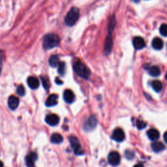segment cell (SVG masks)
<instances>
[{
    "label": "cell",
    "instance_id": "cell-1",
    "mask_svg": "<svg viewBox=\"0 0 167 167\" xmlns=\"http://www.w3.org/2000/svg\"><path fill=\"white\" fill-rule=\"evenodd\" d=\"M60 43L59 37L54 33H48L44 35L43 39V47L45 50H50L58 47Z\"/></svg>",
    "mask_w": 167,
    "mask_h": 167
},
{
    "label": "cell",
    "instance_id": "cell-2",
    "mask_svg": "<svg viewBox=\"0 0 167 167\" xmlns=\"http://www.w3.org/2000/svg\"><path fill=\"white\" fill-rule=\"evenodd\" d=\"M73 69L74 72L79 77L84 79H88L90 75V71L88 68L80 61H77L73 65Z\"/></svg>",
    "mask_w": 167,
    "mask_h": 167
},
{
    "label": "cell",
    "instance_id": "cell-3",
    "mask_svg": "<svg viewBox=\"0 0 167 167\" xmlns=\"http://www.w3.org/2000/svg\"><path fill=\"white\" fill-rule=\"evenodd\" d=\"M80 15V11L77 7H73L67 13L65 17V22L67 26H73L77 22Z\"/></svg>",
    "mask_w": 167,
    "mask_h": 167
},
{
    "label": "cell",
    "instance_id": "cell-4",
    "mask_svg": "<svg viewBox=\"0 0 167 167\" xmlns=\"http://www.w3.org/2000/svg\"><path fill=\"white\" fill-rule=\"evenodd\" d=\"M69 140L74 154L77 155H84V151L82 148L78 139L77 137H75V136H71V137L69 138Z\"/></svg>",
    "mask_w": 167,
    "mask_h": 167
},
{
    "label": "cell",
    "instance_id": "cell-5",
    "mask_svg": "<svg viewBox=\"0 0 167 167\" xmlns=\"http://www.w3.org/2000/svg\"><path fill=\"white\" fill-rule=\"evenodd\" d=\"M97 120L94 116H91L89 119L84 124L83 128L86 131H91L96 127Z\"/></svg>",
    "mask_w": 167,
    "mask_h": 167
},
{
    "label": "cell",
    "instance_id": "cell-6",
    "mask_svg": "<svg viewBox=\"0 0 167 167\" xmlns=\"http://www.w3.org/2000/svg\"><path fill=\"white\" fill-rule=\"evenodd\" d=\"M120 155L116 151H112L108 156V161L113 166H118L120 163Z\"/></svg>",
    "mask_w": 167,
    "mask_h": 167
},
{
    "label": "cell",
    "instance_id": "cell-7",
    "mask_svg": "<svg viewBox=\"0 0 167 167\" xmlns=\"http://www.w3.org/2000/svg\"><path fill=\"white\" fill-rule=\"evenodd\" d=\"M112 139L116 142H122L125 139V133L120 128H117L112 133Z\"/></svg>",
    "mask_w": 167,
    "mask_h": 167
},
{
    "label": "cell",
    "instance_id": "cell-8",
    "mask_svg": "<svg viewBox=\"0 0 167 167\" xmlns=\"http://www.w3.org/2000/svg\"><path fill=\"white\" fill-rule=\"evenodd\" d=\"M113 46V41L112 35H108L106 38L104 45V52L106 56H108L111 52L112 48Z\"/></svg>",
    "mask_w": 167,
    "mask_h": 167
},
{
    "label": "cell",
    "instance_id": "cell-9",
    "mask_svg": "<svg viewBox=\"0 0 167 167\" xmlns=\"http://www.w3.org/2000/svg\"><path fill=\"white\" fill-rule=\"evenodd\" d=\"M37 159V155L35 153H31L26 157L25 161L27 167H35V161Z\"/></svg>",
    "mask_w": 167,
    "mask_h": 167
},
{
    "label": "cell",
    "instance_id": "cell-10",
    "mask_svg": "<svg viewBox=\"0 0 167 167\" xmlns=\"http://www.w3.org/2000/svg\"><path fill=\"white\" fill-rule=\"evenodd\" d=\"M133 46L136 50H141L146 46V43L143 38L140 37H136L133 39Z\"/></svg>",
    "mask_w": 167,
    "mask_h": 167
},
{
    "label": "cell",
    "instance_id": "cell-11",
    "mask_svg": "<svg viewBox=\"0 0 167 167\" xmlns=\"http://www.w3.org/2000/svg\"><path fill=\"white\" fill-rule=\"evenodd\" d=\"M45 121L50 126H55L58 124L59 121V118L56 114L48 115L46 118H45Z\"/></svg>",
    "mask_w": 167,
    "mask_h": 167
},
{
    "label": "cell",
    "instance_id": "cell-12",
    "mask_svg": "<svg viewBox=\"0 0 167 167\" xmlns=\"http://www.w3.org/2000/svg\"><path fill=\"white\" fill-rule=\"evenodd\" d=\"M63 99L64 101L69 104H71L74 101L75 96L74 93L70 89H66L63 93Z\"/></svg>",
    "mask_w": 167,
    "mask_h": 167
},
{
    "label": "cell",
    "instance_id": "cell-13",
    "mask_svg": "<svg viewBox=\"0 0 167 167\" xmlns=\"http://www.w3.org/2000/svg\"><path fill=\"white\" fill-rule=\"evenodd\" d=\"M19 103H20L19 99L16 96L11 95L9 97V99H8L9 107L13 110L17 109V107L19 105Z\"/></svg>",
    "mask_w": 167,
    "mask_h": 167
},
{
    "label": "cell",
    "instance_id": "cell-14",
    "mask_svg": "<svg viewBox=\"0 0 167 167\" xmlns=\"http://www.w3.org/2000/svg\"><path fill=\"white\" fill-rule=\"evenodd\" d=\"M58 95L52 94L48 97L46 103H45V104H46V106L48 107H54V106L58 104Z\"/></svg>",
    "mask_w": 167,
    "mask_h": 167
},
{
    "label": "cell",
    "instance_id": "cell-15",
    "mask_svg": "<svg viewBox=\"0 0 167 167\" xmlns=\"http://www.w3.org/2000/svg\"><path fill=\"white\" fill-rule=\"evenodd\" d=\"M27 83L29 87L33 89L38 88L39 86V80L35 77H29L27 80Z\"/></svg>",
    "mask_w": 167,
    "mask_h": 167
},
{
    "label": "cell",
    "instance_id": "cell-16",
    "mask_svg": "<svg viewBox=\"0 0 167 167\" xmlns=\"http://www.w3.org/2000/svg\"><path fill=\"white\" fill-rule=\"evenodd\" d=\"M151 149H153V151L156 153L161 152V151H163L165 149V146L163 143L160 142H157V141H155L151 144Z\"/></svg>",
    "mask_w": 167,
    "mask_h": 167
},
{
    "label": "cell",
    "instance_id": "cell-17",
    "mask_svg": "<svg viewBox=\"0 0 167 167\" xmlns=\"http://www.w3.org/2000/svg\"><path fill=\"white\" fill-rule=\"evenodd\" d=\"M147 134L148 138L151 140V141H155L159 138V133L157 130L155 129H149L147 132Z\"/></svg>",
    "mask_w": 167,
    "mask_h": 167
},
{
    "label": "cell",
    "instance_id": "cell-18",
    "mask_svg": "<svg viewBox=\"0 0 167 167\" xmlns=\"http://www.w3.org/2000/svg\"><path fill=\"white\" fill-rule=\"evenodd\" d=\"M116 23V17L114 16V15H112L110 18V21H109V26H108V33L109 35H112L114 30Z\"/></svg>",
    "mask_w": 167,
    "mask_h": 167
},
{
    "label": "cell",
    "instance_id": "cell-19",
    "mask_svg": "<svg viewBox=\"0 0 167 167\" xmlns=\"http://www.w3.org/2000/svg\"><path fill=\"white\" fill-rule=\"evenodd\" d=\"M148 73L152 77H159L161 74V70L158 66H151L148 69Z\"/></svg>",
    "mask_w": 167,
    "mask_h": 167
},
{
    "label": "cell",
    "instance_id": "cell-20",
    "mask_svg": "<svg viewBox=\"0 0 167 167\" xmlns=\"http://www.w3.org/2000/svg\"><path fill=\"white\" fill-rule=\"evenodd\" d=\"M151 45L155 50H161L163 47V42L160 38H155L153 39Z\"/></svg>",
    "mask_w": 167,
    "mask_h": 167
},
{
    "label": "cell",
    "instance_id": "cell-21",
    "mask_svg": "<svg viewBox=\"0 0 167 167\" xmlns=\"http://www.w3.org/2000/svg\"><path fill=\"white\" fill-rule=\"evenodd\" d=\"M63 140V136L59 133H54L50 137V141L53 144H60Z\"/></svg>",
    "mask_w": 167,
    "mask_h": 167
},
{
    "label": "cell",
    "instance_id": "cell-22",
    "mask_svg": "<svg viewBox=\"0 0 167 167\" xmlns=\"http://www.w3.org/2000/svg\"><path fill=\"white\" fill-rule=\"evenodd\" d=\"M151 87L156 92H160L163 89V84L159 80H154L151 82Z\"/></svg>",
    "mask_w": 167,
    "mask_h": 167
},
{
    "label": "cell",
    "instance_id": "cell-23",
    "mask_svg": "<svg viewBox=\"0 0 167 167\" xmlns=\"http://www.w3.org/2000/svg\"><path fill=\"white\" fill-rule=\"evenodd\" d=\"M59 58L56 55L52 56L49 59V65L52 67H56L59 64Z\"/></svg>",
    "mask_w": 167,
    "mask_h": 167
},
{
    "label": "cell",
    "instance_id": "cell-24",
    "mask_svg": "<svg viewBox=\"0 0 167 167\" xmlns=\"http://www.w3.org/2000/svg\"><path fill=\"white\" fill-rule=\"evenodd\" d=\"M43 86L45 89H48L50 88V80L47 77H41Z\"/></svg>",
    "mask_w": 167,
    "mask_h": 167
},
{
    "label": "cell",
    "instance_id": "cell-25",
    "mask_svg": "<svg viewBox=\"0 0 167 167\" xmlns=\"http://www.w3.org/2000/svg\"><path fill=\"white\" fill-rule=\"evenodd\" d=\"M58 73L61 76H63L65 74V64L64 62H60L58 65Z\"/></svg>",
    "mask_w": 167,
    "mask_h": 167
},
{
    "label": "cell",
    "instance_id": "cell-26",
    "mask_svg": "<svg viewBox=\"0 0 167 167\" xmlns=\"http://www.w3.org/2000/svg\"><path fill=\"white\" fill-rule=\"evenodd\" d=\"M159 32H160L161 35L164 37H167V24H162L160 27V29H159Z\"/></svg>",
    "mask_w": 167,
    "mask_h": 167
},
{
    "label": "cell",
    "instance_id": "cell-27",
    "mask_svg": "<svg viewBox=\"0 0 167 167\" xmlns=\"http://www.w3.org/2000/svg\"><path fill=\"white\" fill-rule=\"evenodd\" d=\"M136 127H137L139 129H143L146 127V123L143 120L139 119L136 121Z\"/></svg>",
    "mask_w": 167,
    "mask_h": 167
},
{
    "label": "cell",
    "instance_id": "cell-28",
    "mask_svg": "<svg viewBox=\"0 0 167 167\" xmlns=\"http://www.w3.org/2000/svg\"><path fill=\"white\" fill-rule=\"evenodd\" d=\"M17 92L20 96L22 97V96H24L26 94V89L23 86L20 85L19 86H18L17 89Z\"/></svg>",
    "mask_w": 167,
    "mask_h": 167
},
{
    "label": "cell",
    "instance_id": "cell-29",
    "mask_svg": "<svg viewBox=\"0 0 167 167\" xmlns=\"http://www.w3.org/2000/svg\"><path fill=\"white\" fill-rule=\"evenodd\" d=\"M5 58V54L3 50H0V74H1L2 70V65L3 63V60Z\"/></svg>",
    "mask_w": 167,
    "mask_h": 167
},
{
    "label": "cell",
    "instance_id": "cell-30",
    "mask_svg": "<svg viewBox=\"0 0 167 167\" xmlns=\"http://www.w3.org/2000/svg\"><path fill=\"white\" fill-rule=\"evenodd\" d=\"M125 157H126L127 159H132L134 157V154L133 151L127 149V150H126L125 151Z\"/></svg>",
    "mask_w": 167,
    "mask_h": 167
},
{
    "label": "cell",
    "instance_id": "cell-31",
    "mask_svg": "<svg viewBox=\"0 0 167 167\" xmlns=\"http://www.w3.org/2000/svg\"><path fill=\"white\" fill-rule=\"evenodd\" d=\"M55 82H56V83L58 85H62V84H63V82L62 80H61L58 77H56V78Z\"/></svg>",
    "mask_w": 167,
    "mask_h": 167
},
{
    "label": "cell",
    "instance_id": "cell-32",
    "mask_svg": "<svg viewBox=\"0 0 167 167\" xmlns=\"http://www.w3.org/2000/svg\"><path fill=\"white\" fill-rule=\"evenodd\" d=\"M163 137H164V141L166 142V143H167V131L164 134V136H163Z\"/></svg>",
    "mask_w": 167,
    "mask_h": 167
},
{
    "label": "cell",
    "instance_id": "cell-33",
    "mask_svg": "<svg viewBox=\"0 0 167 167\" xmlns=\"http://www.w3.org/2000/svg\"><path fill=\"white\" fill-rule=\"evenodd\" d=\"M133 167H144V166L141 164H136L134 165Z\"/></svg>",
    "mask_w": 167,
    "mask_h": 167
},
{
    "label": "cell",
    "instance_id": "cell-34",
    "mask_svg": "<svg viewBox=\"0 0 167 167\" xmlns=\"http://www.w3.org/2000/svg\"><path fill=\"white\" fill-rule=\"evenodd\" d=\"M0 167H3V163L1 161H0Z\"/></svg>",
    "mask_w": 167,
    "mask_h": 167
},
{
    "label": "cell",
    "instance_id": "cell-35",
    "mask_svg": "<svg viewBox=\"0 0 167 167\" xmlns=\"http://www.w3.org/2000/svg\"><path fill=\"white\" fill-rule=\"evenodd\" d=\"M133 2H134V3H139L140 2V0H132Z\"/></svg>",
    "mask_w": 167,
    "mask_h": 167
},
{
    "label": "cell",
    "instance_id": "cell-36",
    "mask_svg": "<svg viewBox=\"0 0 167 167\" xmlns=\"http://www.w3.org/2000/svg\"><path fill=\"white\" fill-rule=\"evenodd\" d=\"M165 78L167 79V72H166V74H165Z\"/></svg>",
    "mask_w": 167,
    "mask_h": 167
}]
</instances>
